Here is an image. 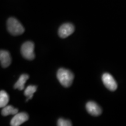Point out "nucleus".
<instances>
[{
  "instance_id": "obj_5",
  "label": "nucleus",
  "mask_w": 126,
  "mask_h": 126,
  "mask_svg": "<svg viewBox=\"0 0 126 126\" xmlns=\"http://www.w3.org/2000/svg\"><path fill=\"white\" fill-rule=\"evenodd\" d=\"M74 26L71 23H67L61 25L59 30V35L61 38H66L74 33Z\"/></svg>"
},
{
  "instance_id": "obj_12",
  "label": "nucleus",
  "mask_w": 126,
  "mask_h": 126,
  "mask_svg": "<svg viewBox=\"0 0 126 126\" xmlns=\"http://www.w3.org/2000/svg\"><path fill=\"white\" fill-rule=\"evenodd\" d=\"M36 90H37V86L34 85H29L26 88V89L25 90L24 94L26 97H28L26 101L32 98L33 96V94L36 92Z\"/></svg>"
},
{
  "instance_id": "obj_6",
  "label": "nucleus",
  "mask_w": 126,
  "mask_h": 126,
  "mask_svg": "<svg viewBox=\"0 0 126 126\" xmlns=\"http://www.w3.org/2000/svg\"><path fill=\"white\" fill-rule=\"evenodd\" d=\"M29 119V116L27 113L22 112L17 113L11 121V126H19L26 122Z\"/></svg>"
},
{
  "instance_id": "obj_11",
  "label": "nucleus",
  "mask_w": 126,
  "mask_h": 126,
  "mask_svg": "<svg viewBox=\"0 0 126 126\" xmlns=\"http://www.w3.org/2000/svg\"><path fill=\"white\" fill-rule=\"evenodd\" d=\"M9 102V96L5 91L0 92V107L3 108L7 105Z\"/></svg>"
},
{
  "instance_id": "obj_10",
  "label": "nucleus",
  "mask_w": 126,
  "mask_h": 126,
  "mask_svg": "<svg viewBox=\"0 0 126 126\" xmlns=\"http://www.w3.org/2000/svg\"><path fill=\"white\" fill-rule=\"evenodd\" d=\"M1 113L4 116H7L9 115H15L18 113V109L14 108L11 105H8V106L7 105L3 108Z\"/></svg>"
},
{
  "instance_id": "obj_3",
  "label": "nucleus",
  "mask_w": 126,
  "mask_h": 126,
  "mask_svg": "<svg viewBox=\"0 0 126 126\" xmlns=\"http://www.w3.org/2000/svg\"><path fill=\"white\" fill-rule=\"evenodd\" d=\"M34 49V43L32 42H26L22 46L20 51L22 56L25 59L32 60H33L35 57Z\"/></svg>"
},
{
  "instance_id": "obj_4",
  "label": "nucleus",
  "mask_w": 126,
  "mask_h": 126,
  "mask_svg": "<svg viewBox=\"0 0 126 126\" xmlns=\"http://www.w3.org/2000/svg\"><path fill=\"white\" fill-rule=\"evenodd\" d=\"M102 81L109 90L114 91L117 88V84L113 77L110 74L105 73L102 75Z\"/></svg>"
},
{
  "instance_id": "obj_9",
  "label": "nucleus",
  "mask_w": 126,
  "mask_h": 126,
  "mask_svg": "<svg viewBox=\"0 0 126 126\" xmlns=\"http://www.w3.org/2000/svg\"><path fill=\"white\" fill-rule=\"evenodd\" d=\"M29 76L28 74H22L20 75L19 78L14 85V88L22 91L24 89L25 84L27 80L29 79Z\"/></svg>"
},
{
  "instance_id": "obj_13",
  "label": "nucleus",
  "mask_w": 126,
  "mask_h": 126,
  "mask_svg": "<svg viewBox=\"0 0 126 126\" xmlns=\"http://www.w3.org/2000/svg\"><path fill=\"white\" fill-rule=\"evenodd\" d=\"M72 125L71 122L69 120H65L62 118L58 120L57 126H71Z\"/></svg>"
},
{
  "instance_id": "obj_2",
  "label": "nucleus",
  "mask_w": 126,
  "mask_h": 126,
  "mask_svg": "<svg viewBox=\"0 0 126 126\" xmlns=\"http://www.w3.org/2000/svg\"><path fill=\"white\" fill-rule=\"evenodd\" d=\"M7 29L9 32L14 36L20 35L25 31L22 25L14 18L8 19L7 21Z\"/></svg>"
},
{
  "instance_id": "obj_1",
  "label": "nucleus",
  "mask_w": 126,
  "mask_h": 126,
  "mask_svg": "<svg viewBox=\"0 0 126 126\" xmlns=\"http://www.w3.org/2000/svg\"><path fill=\"white\" fill-rule=\"evenodd\" d=\"M57 77L61 84L64 87L67 88L72 85L74 75L71 71L61 68L58 70Z\"/></svg>"
},
{
  "instance_id": "obj_7",
  "label": "nucleus",
  "mask_w": 126,
  "mask_h": 126,
  "mask_svg": "<svg viewBox=\"0 0 126 126\" xmlns=\"http://www.w3.org/2000/svg\"><path fill=\"white\" fill-rule=\"evenodd\" d=\"M86 109L88 112L92 116H98L102 113V109L94 102H88L86 105Z\"/></svg>"
},
{
  "instance_id": "obj_8",
  "label": "nucleus",
  "mask_w": 126,
  "mask_h": 126,
  "mask_svg": "<svg viewBox=\"0 0 126 126\" xmlns=\"http://www.w3.org/2000/svg\"><path fill=\"white\" fill-rule=\"evenodd\" d=\"M0 61L2 67L7 68L11 63V57L9 53L6 50H1L0 51Z\"/></svg>"
}]
</instances>
